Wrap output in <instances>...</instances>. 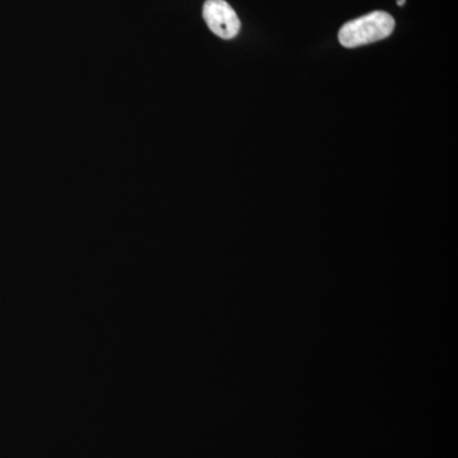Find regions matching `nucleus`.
<instances>
[{"mask_svg": "<svg viewBox=\"0 0 458 458\" xmlns=\"http://www.w3.org/2000/svg\"><path fill=\"white\" fill-rule=\"evenodd\" d=\"M394 30V17L386 12L376 11L345 23L340 29L339 41L344 47L352 49L385 40Z\"/></svg>", "mask_w": 458, "mask_h": 458, "instance_id": "obj_1", "label": "nucleus"}, {"mask_svg": "<svg viewBox=\"0 0 458 458\" xmlns=\"http://www.w3.org/2000/svg\"><path fill=\"white\" fill-rule=\"evenodd\" d=\"M203 17L210 31L223 40H231L240 33V18L225 0H207Z\"/></svg>", "mask_w": 458, "mask_h": 458, "instance_id": "obj_2", "label": "nucleus"}, {"mask_svg": "<svg viewBox=\"0 0 458 458\" xmlns=\"http://www.w3.org/2000/svg\"><path fill=\"white\" fill-rule=\"evenodd\" d=\"M405 3H406V0H397V5H400V7H401V5L405 4Z\"/></svg>", "mask_w": 458, "mask_h": 458, "instance_id": "obj_3", "label": "nucleus"}]
</instances>
